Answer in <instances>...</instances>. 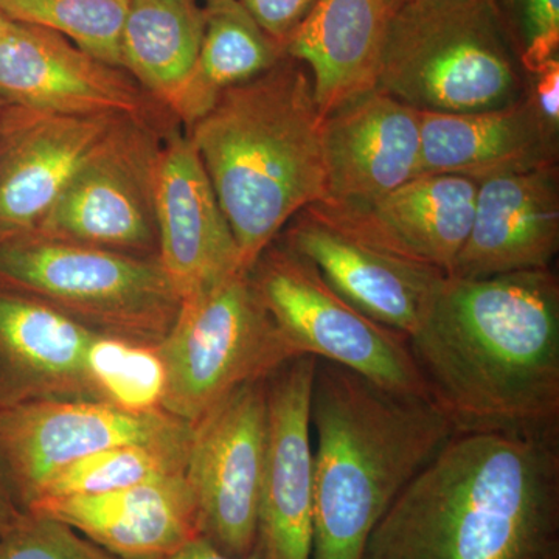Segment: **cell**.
<instances>
[{
	"mask_svg": "<svg viewBox=\"0 0 559 559\" xmlns=\"http://www.w3.org/2000/svg\"><path fill=\"white\" fill-rule=\"evenodd\" d=\"M326 200L352 205L377 200L419 175V110L380 90L323 119Z\"/></svg>",
	"mask_w": 559,
	"mask_h": 559,
	"instance_id": "obj_19",
	"label": "cell"
},
{
	"mask_svg": "<svg viewBox=\"0 0 559 559\" xmlns=\"http://www.w3.org/2000/svg\"><path fill=\"white\" fill-rule=\"evenodd\" d=\"M123 116H68L0 108V242L27 237L92 150Z\"/></svg>",
	"mask_w": 559,
	"mask_h": 559,
	"instance_id": "obj_14",
	"label": "cell"
},
{
	"mask_svg": "<svg viewBox=\"0 0 559 559\" xmlns=\"http://www.w3.org/2000/svg\"><path fill=\"white\" fill-rule=\"evenodd\" d=\"M165 559H259L257 558L255 551L249 557L246 558H234L229 557V555L223 554L218 549L212 546L209 540L197 538L190 540L187 546H183L182 549L173 554L171 557Z\"/></svg>",
	"mask_w": 559,
	"mask_h": 559,
	"instance_id": "obj_34",
	"label": "cell"
},
{
	"mask_svg": "<svg viewBox=\"0 0 559 559\" xmlns=\"http://www.w3.org/2000/svg\"><path fill=\"white\" fill-rule=\"evenodd\" d=\"M3 103L5 102H3L2 98H0V108H2Z\"/></svg>",
	"mask_w": 559,
	"mask_h": 559,
	"instance_id": "obj_38",
	"label": "cell"
},
{
	"mask_svg": "<svg viewBox=\"0 0 559 559\" xmlns=\"http://www.w3.org/2000/svg\"><path fill=\"white\" fill-rule=\"evenodd\" d=\"M559 249L558 164L477 183L473 223L447 275L551 270Z\"/></svg>",
	"mask_w": 559,
	"mask_h": 559,
	"instance_id": "obj_18",
	"label": "cell"
},
{
	"mask_svg": "<svg viewBox=\"0 0 559 559\" xmlns=\"http://www.w3.org/2000/svg\"><path fill=\"white\" fill-rule=\"evenodd\" d=\"M318 358L301 355L271 374L267 440L255 554L259 559H311L314 462L310 404Z\"/></svg>",
	"mask_w": 559,
	"mask_h": 559,
	"instance_id": "obj_12",
	"label": "cell"
},
{
	"mask_svg": "<svg viewBox=\"0 0 559 559\" xmlns=\"http://www.w3.org/2000/svg\"><path fill=\"white\" fill-rule=\"evenodd\" d=\"M280 241L314 264L331 288L356 310L407 340L447 275L428 264L371 248L310 209L290 219Z\"/></svg>",
	"mask_w": 559,
	"mask_h": 559,
	"instance_id": "obj_16",
	"label": "cell"
},
{
	"mask_svg": "<svg viewBox=\"0 0 559 559\" xmlns=\"http://www.w3.org/2000/svg\"><path fill=\"white\" fill-rule=\"evenodd\" d=\"M261 300L299 355L340 364L381 388L430 399L409 340L341 297L314 264L275 240L250 267Z\"/></svg>",
	"mask_w": 559,
	"mask_h": 559,
	"instance_id": "obj_8",
	"label": "cell"
},
{
	"mask_svg": "<svg viewBox=\"0 0 559 559\" xmlns=\"http://www.w3.org/2000/svg\"><path fill=\"white\" fill-rule=\"evenodd\" d=\"M266 440V380L231 390L191 425L186 477L200 536L229 557L255 550Z\"/></svg>",
	"mask_w": 559,
	"mask_h": 559,
	"instance_id": "obj_10",
	"label": "cell"
},
{
	"mask_svg": "<svg viewBox=\"0 0 559 559\" xmlns=\"http://www.w3.org/2000/svg\"><path fill=\"white\" fill-rule=\"evenodd\" d=\"M204 27L198 0H128L121 69L170 110L198 60Z\"/></svg>",
	"mask_w": 559,
	"mask_h": 559,
	"instance_id": "obj_24",
	"label": "cell"
},
{
	"mask_svg": "<svg viewBox=\"0 0 559 559\" xmlns=\"http://www.w3.org/2000/svg\"><path fill=\"white\" fill-rule=\"evenodd\" d=\"M160 146L154 120L117 121L33 234L151 257L157 246L154 182Z\"/></svg>",
	"mask_w": 559,
	"mask_h": 559,
	"instance_id": "obj_9",
	"label": "cell"
},
{
	"mask_svg": "<svg viewBox=\"0 0 559 559\" xmlns=\"http://www.w3.org/2000/svg\"><path fill=\"white\" fill-rule=\"evenodd\" d=\"M190 437V423L165 411L130 412L84 399L33 401L0 411V468L25 510L62 469L87 455Z\"/></svg>",
	"mask_w": 559,
	"mask_h": 559,
	"instance_id": "obj_11",
	"label": "cell"
},
{
	"mask_svg": "<svg viewBox=\"0 0 559 559\" xmlns=\"http://www.w3.org/2000/svg\"><path fill=\"white\" fill-rule=\"evenodd\" d=\"M362 559H559V430L454 432Z\"/></svg>",
	"mask_w": 559,
	"mask_h": 559,
	"instance_id": "obj_2",
	"label": "cell"
},
{
	"mask_svg": "<svg viewBox=\"0 0 559 559\" xmlns=\"http://www.w3.org/2000/svg\"><path fill=\"white\" fill-rule=\"evenodd\" d=\"M22 507L14 498L5 474L0 468V536L14 524L22 514Z\"/></svg>",
	"mask_w": 559,
	"mask_h": 559,
	"instance_id": "obj_33",
	"label": "cell"
},
{
	"mask_svg": "<svg viewBox=\"0 0 559 559\" xmlns=\"http://www.w3.org/2000/svg\"><path fill=\"white\" fill-rule=\"evenodd\" d=\"M323 117L310 72L285 57L224 92L187 130L250 271L294 216L326 200Z\"/></svg>",
	"mask_w": 559,
	"mask_h": 559,
	"instance_id": "obj_4",
	"label": "cell"
},
{
	"mask_svg": "<svg viewBox=\"0 0 559 559\" xmlns=\"http://www.w3.org/2000/svg\"><path fill=\"white\" fill-rule=\"evenodd\" d=\"M212 2H216V0H204V3H212Z\"/></svg>",
	"mask_w": 559,
	"mask_h": 559,
	"instance_id": "obj_37",
	"label": "cell"
},
{
	"mask_svg": "<svg viewBox=\"0 0 559 559\" xmlns=\"http://www.w3.org/2000/svg\"><path fill=\"white\" fill-rule=\"evenodd\" d=\"M253 21L285 50L286 43L308 16L316 0H240Z\"/></svg>",
	"mask_w": 559,
	"mask_h": 559,
	"instance_id": "obj_31",
	"label": "cell"
},
{
	"mask_svg": "<svg viewBox=\"0 0 559 559\" xmlns=\"http://www.w3.org/2000/svg\"><path fill=\"white\" fill-rule=\"evenodd\" d=\"M119 559H165L201 538L197 502L186 471L97 495L32 503Z\"/></svg>",
	"mask_w": 559,
	"mask_h": 559,
	"instance_id": "obj_20",
	"label": "cell"
},
{
	"mask_svg": "<svg viewBox=\"0 0 559 559\" xmlns=\"http://www.w3.org/2000/svg\"><path fill=\"white\" fill-rule=\"evenodd\" d=\"M476 193L471 179L418 175L373 201L308 209L371 248L448 274L468 237Z\"/></svg>",
	"mask_w": 559,
	"mask_h": 559,
	"instance_id": "obj_17",
	"label": "cell"
},
{
	"mask_svg": "<svg viewBox=\"0 0 559 559\" xmlns=\"http://www.w3.org/2000/svg\"><path fill=\"white\" fill-rule=\"evenodd\" d=\"M419 175L484 182L558 164L559 135L546 127L527 95L477 112H419Z\"/></svg>",
	"mask_w": 559,
	"mask_h": 559,
	"instance_id": "obj_22",
	"label": "cell"
},
{
	"mask_svg": "<svg viewBox=\"0 0 559 559\" xmlns=\"http://www.w3.org/2000/svg\"><path fill=\"white\" fill-rule=\"evenodd\" d=\"M98 333L0 286V411L33 401L98 400L87 348Z\"/></svg>",
	"mask_w": 559,
	"mask_h": 559,
	"instance_id": "obj_21",
	"label": "cell"
},
{
	"mask_svg": "<svg viewBox=\"0 0 559 559\" xmlns=\"http://www.w3.org/2000/svg\"><path fill=\"white\" fill-rule=\"evenodd\" d=\"M310 421L311 559H362L373 530L454 436V426L432 400L381 388L323 359L312 382Z\"/></svg>",
	"mask_w": 559,
	"mask_h": 559,
	"instance_id": "obj_3",
	"label": "cell"
},
{
	"mask_svg": "<svg viewBox=\"0 0 559 559\" xmlns=\"http://www.w3.org/2000/svg\"><path fill=\"white\" fill-rule=\"evenodd\" d=\"M525 72L558 57L559 0H498Z\"/></svg>",
	"mask_w": 559,
	"mask_h": 559,
	"instance_id": "obj_30",
	"label": "cell"
},
{
	"mask_svg": "<svg viewBox=\"0 0 559 559\" xmlns=\"http://www.w3.org/2000/svg\"><path fill=\"white\" fill-rule=\"evenodd\" d=\"M0 559H119L64 522L24 510L0 536Z\"/></svg>",
	"mask_w": 559,
	"mask_h": 559,
	"instance_id": "obj_29",
	"label": "cell"
},
{
	"mask_svg": "<svg viewBox=\"0 0 559 559\" xmlns=\"http://www.w3.org/2000/svg\"><path fill=\"white\" fill-rule=\"evenodd\" d=\"M527 73L525 95L546 127L559 135V55Z\"/></svg>",
	"mask_w": 559,
	"mask_h": 559,
	"instance_id": "obj_32",
	"label": "cell"
},
{
	"mask_svg": "<svg viewBox=\"0 0 559 559\" xmlns=\"http://www.w3.org/2000/svg\"><path fill=\"white\" fill-rule=\"evenodd\" d=\"M157 349L167 371L162 411L190 425L231 390L267 380L301 356L267 311L249 271L182 300Z\"/></svg>",
	"mask_w": 559,
	"mask_h": 559,
	"instance_id": "obj_7",
	"label": "cell"
},
{
	"mask_svg": "<svg viewBox=\"0 0 559 559\" xmlns=\"http://www.w3.org/2000/svg\"><path fill=\"white\" fill-rule=\"evenodd\" d=\"M0 98L68 116L146 120L162 106L123 69L58 33L13 21L0 38Z\"/></svg>",
	"mask_w": 559,
	"mask_h": 559,
	"instance_id": "obj_13",
	"label": "cell"
},
{
	"mask_svg": "<svg viewBox=\"0 0 559 559\" xmlns=\"http://www.w3.org/2000/svg\"><path fill=\"white\" fill-rule=\"evenodd\" d=\"M189 447L190 440L175 444H120L95 452L62 469L35 502L61 496L114 491L180 473L186 471Z\"/></svg>",
	"mask_w": 559,
	"mask_h": 559,
	"instance_id": "obj_26",
	"label": "cell"
},
{
	"mask_svg": "<svg viewBox=\"0 0 559 559\" xmlns=\"http://www.w3.org/2000/svg\"><path fill=\"white\" fill-rule=\"evenodd\" d=\"M389 17L388 0H316L290 35L286 57L310 72L323 119L377 90Z\"/></svg>",
	"mask_w": 559,
	"mask_h": 559,
	"instance_id": "obj_23",
	"label": "cell"
},
{
	"mask_svg": "<svg viewBox=\"0 0 559 559\" xmlns=\"http://www.w3.org/2000/svg\"><path fill=\"white\" fill-rule=\"evenodd\" d=\"M128 0H0L10 21L64 36L81 50L121 69Z\"/></svg>",
	"mask_w": 559,
	"mask_h": 559,
	"instance_id": "obj_27",
	"label": "cell"
},
{
	"mask_svg": "<svg viewBox=\"0 0 559 559\" xmlns=\"http://www.w3.org/2000/svg\"><path fill=\"white\" fill-rule=\"evenodd\" d=\"M455 432L559 430V280L551 270L444 275L409 337Z\"/></svg>",
	"mask_w": 559,
	"mask_h": 559,
	"instance_id": "obj_1",
	"label": "cell"
},
{
	"mask_svg": "<svg viewBox=\"0 0 559 559\" xmlns=\"http://www.w3.org/2000/svg\"><path fill=\"white\" fill-rule=\"evenodd\" d=\"M200 55L170 112L190 128L224 92L260 76L286 57L240 0L205 3Z\"/></svg>",
	"mask_w": 559,
	"mask_h": 559,
	"instance_id": "obj_25",
	"label": "cell"
},
{
	"mask_svg": "<svg viewBox=\"0 0 559 559\" xmlns=\"http://www.w3.org/2000/svg\"><path fill=\"white\" fill-rule=\"evenodd\" d=\"M527 73L498 0H429L390 13L377 90L419 112L520 100Z\"/></svg>",
	"mask_w": 559,
	"mask_h": 559,
	"instance_id": "obj_5",
	"label": "cell"
},
{
	"mask_svg": "<svg viewBox=\"0 0 559 559\" xmlns=\"http://www.w3.org/2000/svg\"><path fill=\"white\" fill-rule=\"evenodd\" d=\"M429 2V0H388L389 11L403 9V7L414 5V3Z\"/></svg>",
	"mask_w": 559,
	"mask_h": 559,
	"instance_id": "obj_35",
	"label": "cell"
},
{
	"mask_svg": "<svg viewBox=\"0 0 559 559\" xmlns=\"http://www.w3.org/2000/svg\"><path fill=\"white\" fill-rule=\"evenodd\" d=\"M11 24V21L9 17L5 16V14L0 11V38H2L3 33L7 32V28H9V25Z\"/></svg>",
	"mask_w": 559,
	"mask_h": 559,
	"instance_id": "obj_36",
	"label": "cell"
},
{
	"mask_svg": "<svg viewBox=\"0 0 559 559\" xmlns=\"http://www.w3.org/2000/svg\"><path fill=\"white\" fill-rule=\"evenodd\" d=\"M157 259L180 300L242 270L240 250L189 135L162 140L154 182Z\"/></svg>",
	"mask_w": 559,
	"mask_h": 559,
	"instance_id": "obj_15",
	"label": "cell"
},
{
	"mask_svg": "<svg viewBox=\"0 0 559 559\" xmlns=\"http://www.w3.org/2000/svg\"><path fill=\"white\" fill-rule=\"evenodd\" d=\"M87 371L98 399L130 412L162 411L167 371L157 345L119 337H94Z\"/></svg>",
	"mask_w": 559,
	"mask_h": 559,
	"instance_id": "obj_28",
	"label": "cell"
},
{
	"mask_svg": "<svg viewBox=\"0 0 559 559\" xmlns=\"http://www.w3.org/2000/svg\"><path fill=\"white\" fill-rule=\"evenodd\" d=\"M0 286L50 305L103 336L159 345L179 294L157 257L27 235L0 242Z\"/></svg>",
	"mask_w": 559,
	"mask_h": 559,
	"instance_id": "obj_6",
	"label": "cell"
}]
</instances>
